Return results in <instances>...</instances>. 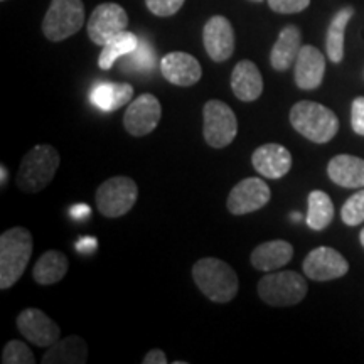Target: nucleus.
Instances as JSON below:
<instances>
[{
	"instance_id": "nucleus-1",
	"label": "nucleus",
	"mask_w": 364,
	"mask_h": 364,
	"mask_svg": "<svg viewBox=\"0 0 364 364\" xmlns=\"http://www.w3.org/2000/svg\"><path fill=\"white\" fill-rule=\"evenodd\" d=\"M33 235L26 228L16 226L0 236V289L7 290L24 275L33 257Z\"/></svg>"
},
{
	"instance_id": "nucleus-2",
	"label": "nucleus",
	"mask_w": 364,
	"mask_h": 364,
	"mask_svg": "<svg viewBox=\"0 0 364 364\" xmlns=\"http://www.w3.org/2000/svg\"><path fill=\"white\" fill-rule=\"evenodd\" d=\"M193 279L198 289L211 302L228 304L238 294V275L226 262L218 258H201L196 262Z\"/></svg>"
},
{
	"instance_id": "nucleus-3",
	"label": "nucleus",
	"mask_w": 364,
	"mask_h": 364,
	"mask_svg": "<svg viewBox=\"0 0 364 364\" xmlns=\"http://www.w3.org/2000/svg\"><path fill=\"white\" fill-rule=\"evenodd\" d=\"M290 124L314 144H327L339 130V118L324 105L302 100L290 110Z\"/></svg>"
},
{
	"instance_id": "nucleus-4",
	"label": "nucleus",
	"mask_w": 364,
	"mask_h": 364,
	"mask_svg": "<svg viewBox=\"0 0 364 364\" xmlns=\"http://www.w3.org/2000/svg\"><path fill=\"white\" fill-rule=\"evenodd\" d=\"M59 152L53 145L39 144L26 154L17 171V188L22 193L34 194L48 188L59 169Z\"/></svg>"
},
{
	"instance_id": "nucleus-5",
	"label": "nucleus",
	"mask_w": 364,
	"mask_h": 364,
	"mask_svg": "<svg viewBox=\"0 0 364 364\" xmlns=\"http://www.w3.org/2000/svg\"><path fill=\"white\" fill-rule=\"evenodd\" d=\"M258 297L272 307L297 306L306 299L309 285L306 277L297 272H275L258 282Z\"/></svg>"
},
{
	"instance_id": "nucleus-6",
	"label": "nucleus",
	"mask_w": 364,
	"mask_h": 364,
	"mask_svg": "<svg viewBox=\"0 0 364 364\" xmlns=\"http://www.w3.org/2000/svg\"><path fill=\"white\" fill-rule=\"evenodd\" d=\"M85 6L81 0H53L43 21V34L53 43L75 36L85 24Z\"/></svg>"
},
{
	"instance_id": "nucleus-7",
	"label": "nucleus",
	"mask_w": 364,
	"mask_h": 364,
	"mask_svg": "<svg viewBox=\"0 0 364 364\" xmlns=\"http://www.w3.org/2000/svg\"><path fill=\"white\" fill-rule=\"evenodd\" d=\"M139 188L135 181L125 176H117L102 182L97 189V208L103 216L120 218L135 206Z\"/></svg>"
},
{
	"instance_id": "nucleus-8",
	"label": "nucleus",
	"mask_w": 364,
	"mask_h": 364,
	"mask_svg": "<svg viewBox=\"0 0 364 364\" xmlns=\"http://www.w3.org/2000/svg\"><path fill=\"white\" fill-rule=\"evenodd\" d=\"M204 140L209 147L225 149L236 139L238 134V120L235 112L225 102L209 100L204 105Z\"/></svg>"
},
{
	"instance_id": "nucleus-9",
	"label": "nucleus",
	"mask_w": 364,
	"mask_h": 364,
	"mask_svg": "<svg viewBox=\"0 0 364 364\" xmlns=\"http://www.w3.org/2000/svg\"><path fill=\"white\" fill-rule=\"evenodd\" d=\"M127 27H129V14L125 12V9L115 2H105L91 12L86 31L95 44L103 46L127 31Z\"/></svg>"
},
{
	"instance_id": "nucleus-10",
	"label": "nucleus",
	"mask_w": 364,
	"mask_h": 364,
	"mask_svg": "<svg viewBox=\"0 0 364 364\" xmlns=\"http://www.w3.org/2000/svg\"><path fill=\"white\" fill-rule=\"evenodd\" d=\"M270 198L272 191L267 182H263L260 177H248V179L240 181L231 189L230 196H228L226 208L235 216L250 215V213H255L267 206Z\"/></svg>"
},
{
	"instance_id": "nucleus-11",
	"label": "nucleus",
	"mask_w": 364,
	"mask_h": 364,
	"mask_svg": "<svg viewBox=\"0 0 364 364\" xmlns=\"http://www.w3.org/2000/svg\"><path fill=\"white\" fill-rule=\"evenodd\" d=\"M162 107L161 102L150 93L140 95L132 100L124 115L125 130L134 136H145L152 134L161 122Z\"/></svg>"
},
{
	"instance_id": "nucleus-12",
	"label": "nucleus",
	"mask_w": 364,
	"mask_h": 364,
	"mask_svg": "<svg viewBox=\"0 0 364 364\" xmlns=\"http://www.w3.org/2000/svg\"><path fill=\"white\" fill-rule=\"evenodd\" d=\"M17 329L24 338L38 348H51L61 338V329L41 309H24L17 316Z\"/></svg>"
},
{
	"instance_id": "nucleus-13",
	"label": "nucleus",
	"mask_w": 364,
	"mask_h": 364,
	"mask_svg": "<svg viewBox=\"0 0 364 364\" xmlns=\"http://www.w3.org/2000/svg\"><path fill=\"white\" fill-rule=\"evenodd\" d=\"M307 279L329 282L344 277L349 272V263L338 250L329 247L314 248L302 263Z\"/></svg>"
},
{
	"instance_id": "nucleus-14",
	"label": "nucleus",
	"mask_w": 364,
	"mask_h": 364,
	"mask_svg": "<svg viewBox=\"0 0 364 364\" xmlns=\"http://www.w3.org/2000/svg\"><path fill=\"white\" fill-rule=\"evenodd\" d=\"M203 43L213 61H228L235 53V31L231 22L223 16H213L204 26Z\"/></svg>"
},
{
	"instance_id": "nucleus-15",
	"label": "nucleus",
	"mask_w": 364,
	"mask_h": 364,
	"mask_svg": "<svg viewBox=\"0 0 364 364\" xmlns=\"http://www.w3.org/2000/svg\"><path fill=\"white\" fill-rule=\"evenodd\" d=\"M162 76L169 83L181 86V88H189L198 83L203 76V70L199 61L188 53L174 51L166 54L161 61Z\"/></svg>"
},
{
	"instance_id": "nucleus-16",
	"label": "nucleus",
	"mask_w": 364,
	"mask_h": 364,
	"mask_svg": "<svg viewBox=\"0 0 364 364\" xmlns=\"http://www.w3.org/2000/svg\"><path fill=\"white\" fill-rule=\"evenodd\" d=\"M253 169L265 179H282L292 169V154L280 144H265L252 156Z\"/></svg>"
},
{
	"instance_id": "nucleus-17",
	"label": "nucleus",
	"mask_w": 364,
	"mask_h": 364,
	"mask_svg": "<svg viewBox=\"0 0 364 364\" xmlns=\"http://www.w3.org/2000/svg\"><path fill=\"white\" fill-rule=\"evenodd\" d=\"M295 85L300 90H316L322 85L326 73L324 54L311 44L302 46L295 61Z\"/></svg>"
},
{
	"instance_id": "nucleus-18",
	"label": "nucleus",
	"mask_w": 364,
	"mask_h": 364,
	"mask_svg": "<svg viewBox=\"0 0 364 364\" xmlns=\"http://www.w3.org/2000/svg\"><path fill=\"white\" fill-rule=\"evenodd\" d=\"M231 90L240 102L250 103L262 97L263 78L258 66L253 61L243 59L235 66L231 75Z\"/></svg>"
},
{
	"instance_id": "nucleus-19",
	"label": "nucleus",
	"mask_w": 364,
	"mask_h": 364,
	"mask_svg": "<svg viewBox=\"0 0 364 364\" xmlns=\"http://www.w3.org/2000/svg\"><path fill=\"white\" fill-rule=\"evenodd\" d=\"M294 257V247L285 240H272L267 243L258 245L253 250L252 265L255 270L258 272H277L279 268L285 267L287 263L292 260Z\"/></svg>"
},
{
	"instance_id": "nucleus-20",
	"label": "nucleus",
	"mask_w": 364,
	"mask_h": 364,
	"mask_svg": "<svg viewBox=\"0 0 364 364\" xmlns=\"http://www.w3.org/2000/svg\"><path fill=\"white\" fill-rule=\"evenodd\" d=\"M327 176L334 184L348 189L364 188V159L349 154H341L331 159Z\"/></svg>"
},
{
	"instance_id": "nucleus-21",
	"label": "nucleus",
	"mask_w": 364,
	"mask_h": 364,
	"mask_svg": "<svg viewBox=\"0 0 364 364\" xmlns=\"http://www.w3.org/2000/svg\"><path fill=\"white\" fill-rule=\"evenodd\" d=\"M300 49H302V34H300L299 27H284L270 53V65L273 70L280 73L290 70L297 61Z\"/></svg>"
},
{
	"instance_id": "nucleus-22",
	"label": "nucleus",
	"mask_w": 364,
	"mask_h": 364,
	"mask_svg": "<svg viewBox=\"0 0 364 364\" xmlns=\"http://www.w3.org/2000/svg\"><path fill=\"white\" fill-rule=\"evenodd\" d=\"M88 361V344L80 336L68 338L54 343L43 356V364H85Z\"/></svg>"
},
{
	"instance_id": "nucleus-23",
	"label": "nucleus",
	"mask_w": 364,
	"mask_h": 364,
	"mask_svg": "<svg viewBox=\"0 0 364 364\" xmlns=\"http://www.w3.org/2000/svg\"><path fill=\"white\" fill-rule=\"evenodd\" d=\"M134 98V86L129 83H102L90 93V102L103 112H115Z\"/></svg>"
},
{
	"instance_id": "nucleus-24",
	"label": "nucleus",
	"mask_w": 364,
	"mask_h": 364,
	"mask_svg": "<svg viewBox=\"0 0 364 364\" xmlns=\"http://www.w3.org/2000/svg\"><path fill=\"white\" fill-rule=\"evenodd\" d=\"M70 262L66 255L58 252V250H48L36 262L33 277L39 285H54L66 277Z\"/></svg>"
},
{
	"instance_id": "nucleus-25",
	"label": "nucleus",
	"mask_w": 364,
	"mask_h": 364,
	"mask_svg": "<svg viewBox=\"0 0 364 364\" xmlns=\"http://www.w3.org/2000/svg\"><path fill=\"white\" fill-rule=\"evenodd\" d=\"M354 16V7L348 6L343 7L341 11L336 12V16L332 17L329 29H327V36H326V51H327V58L331 59L332 63L343 61L344 58V33L346 27H348L349 21L353 19Z\"/></svg>"
},
{
	"instance_id": "nucleus-26",
	"label": "nucleus",
	"mask_w": 364,
	"mask_h": 364,
	"mask_svg": "<svg viewBox=\"0 0 364 364\" xmlns=\"http://www.w3.org/2000/svg\"><path fill=\"white\" fill-rule=\"evenodd\" d=\"M139 41L140 39L135 34L129 33V31H124V33L115 36L107 44L102 46V53L98 56V66L105 71L110 70L118 59L134 51L136 46H139Z\"/></svg>"
},
{
	"instance_id": "nucleus-27",
	"label": "nucleus",
	"mask_w": 364,
	"mask_h": 364,
	"mask_svg": "<svg viewBox=\"0 0 364 364\" xmlns=\"http://www.w3.org/2000/svg\"><path fill=\"white\" fill-rule=\"evenodd\" d=\"M334 220V204L324 191H312L309 194L307 226L314 231L326 230Z\"/></svg>"
},
{
	"instance_id": "nucleus-28",
	"label": "nucleus",
	"mask_w": 364,
	"mask_h": 364,
	"mask_svg": "<svg viewBox=\"0 0 364 364\" xmlns=\"http://www.w3.org/2000/svg\"><path fill=\"white\" fill-rule=\"evenodd\" d=\"M156 66V53H154L152 46L145 39L139 41V46L130 54L124 56L122 68L132 73H149Z\"/></svg>"
},
{
	"instance_id": "nucleus-29",
	"label": "nucleus",
	"mask_w": 364,
	"mask_h": 364,
	"mask_svg": "<svg viewBox=\"0 0 364 364\" xmlns=\"http://www.w3.org/2000/svg\"><path fill=\"white\" fill-rule=\"evenodd\" d=\"M2 363L4 364H34V354L29 349V346L22 341H9L2 351Z\"/></svg>"
},
{
	"instance_id": "nucleus-30",
	"label": "nucleus",
	"mask_w": 364,
	"mask_h": 364,
	"mask_svg": "<svg viewBox=\"0 0 364 364\" xmlns=\"http://www.w3.org/2000/svg\"><path fill=\"white\" fill-rule=\"evenodd\" d=\"M341 218L348 226H358L364 223V189L353 194L341 209Z\"/></svg>"
},
{
	"instance_id": "nucleus-31",
	"label": "nucleus",
	"mask_w": 364,
	"mask_h": 364,
	"mask_svg": "<svg viewBox=\"0 0 364 364\" xmlns=\"http://www.w3.org/2000/svg\"><path fill=\"white\" fill-rule=\"evenodd\" d=\"M186 0H145V6L154 16L171 17L181 11Z\"/></svg>"
},
{
	"instance_id": "nucleus-32",
	"label": "nucleus",
	"mask_w": 364,
	"mask_h": 364,
	"mask_svg": "<svg viewBox=\"0 0 364 364\" xmlns=\"http://www.w3.org/2000/svg\"><path fill=\"white\" fill-rule=\"evenodd\" d=\"M268 7L279 14H297L311 6V0H267Z\"/></svg>"
},
{
	"instance_id": "nucleus-33",
	"label": "nucleus",
	"mask_w": 364,
	"mask_h": 364,
	"mask_svg": "<svg viewBox=\"0 0 364 364\" xmlns=\"http://www.w3.org/2000/svg\"><path fill=\"white\" fill-rule=\"evenodd\" d=\"M351 125L358 135L364 136V97H358L351 107Z\"/></svg>"
},
{
	"instance_id": "nucleus-34",
	"label": "nucleus",
	"mask_w": 364,
	"mask_h": 364,
	"mask_svg": "<svg viewBox=\"0 0 364 364\" xmlns=\"http://www.w3.org/2000/svg\"><path fill=\"white\" fill-rule=\"evenodd\" d=\"M142 363L144 364H167V356L162 349H152V351L145 354Z\"/></svg>"
},
{
	"instance_id": "nucleus-35",
	"label": "nucleus",
	"mask_w": 364,
	"mask_h": 364,
	"mask_svg": "<svg viewBox=\"0 0 364 364\" xmlns=\"http://www.w3.org/2000/svg\"><path fill=\"white\" fill-rule=\"evenodd\" d=\"M97 240L93 238V236H85V238H81L78 243H76V250L81 253H91L93 250H97Z\"/></svg>"
},
{
	"instance_id": "nucleus-36",
	"label": "nucleus",
	"mask_w": 364,
	"mask_h": 364,
	"mask_svg": "<svg viewBox=\"0 0 364 364\" xmlns=\"http://www.w3.org/2000/svg\"><path fill=\"white\" fill-rule=\"evenodd\" d=\"M71 216L75 218L76 221H85L91 216V209L86 204H76V206L71 208Z\"/></svg>"
},
{
	"instance_id": "nucleus-37",
	"label": "nucleus",
	"mask_w": 364,
	"mask_h": 364,
	"mask_svg": "<svg viewBox=\"0 0 364 364\" xmlns=\"http://www.w3.org/2000/svg\"><path fill=\"white\" fill-rule=\"evenodd\" d=\"M7 179H9L7 167L4 166V164H0V186H2V188L7 184Z\"/></svg>"
},
{
	"instance_id": "nucleus-38",
	"label": "nucleus",
	"mask_w": 364,
	"mask_h": 364,
	"mask_svg": "<svg viewBox=\"0 0 364 364\" xmlns=\"http://www.w3.org/2000/svg\"><path fill=\"white\" fill-rule=\"evenodd\" d=\"M359 241H361V245L364 247V228L361 230V233H359Z\"/></svg>"
},
{
	"instance_id": "nucleus-39",
	"label": "nucleus",
	"mask_w": 364,
	"mask_h": 364,
	"mask_svg": "<svg viewBox=\"0 0 364 364\" xmlns=\"http://www.w3.org/2000/svg\"><path fill=\"white\" fill-rule=\"evenodd\" d=\"M252 2H257L258 4V2H263V0H252Z\"/></svg>"
},
{
	"instance_id": "nucleus-40",
	"label": "nucleus",
	"mask_w": 364,
	"mask_h": 364,
	"mask_svg": "<svg viewBox=\"0 0 364 364\" xmlns=\"http://www.w3.org/2000/svg\"><path fill=\"white\" fill-rule=\"evenodd\" d=\"M2 2H6V0H2Z\"/></svg>"
}]
</instances>
